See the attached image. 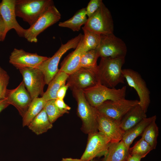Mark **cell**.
Returning a JSON list of instances; mask_svg holds the SVG:
<instances>
[{"mask_svg": "<svg viewBox=\"0 0 161 161\" xmlns=\"http://www.w3.org/2000/svg\"><path fill=\"white\" fill-rule=\"evenodd\" d=\"M66 81L71 90L78 89L83 90L98 83L96 73L83 68H80L69 75Z\"/></svg>", "mask_w": 161, "mask_h": 161, "instance_id": "9a60e30c", "label": "cell"}, {"mask_svg": "<svg viewBox=\"0 0 161 161\" xmlns=\"http://www.w3.org/2000/svg\"><path fill=\"white\" fill-rule=\"evenodd\" d=\"M47 101L42 97L35 98L22 117L23 127L28 126L33 119L44 108Z\"/></svg>", "mask_w": 161, "mask_h": 161, "instance_id": "cb8c5ba5", "label": "cell"}, {"mask_svg": "<svg viewBox=\"0 0 161 161\" xmlns=\"http://www.w3.org/2000/svg\"><path fill=\"white\" fill-rule=\"evenodd\" d=\"M138 104V100L124 98L114 101H106L96 109L99 114L120 123L125 114Z\"/></svg>", "mask_w": 161, "mask_h": 161, "instance_id": "9c48e42d", "label": "cell"}, {"mask_svg": "<svg viewBox=\"0 0 161 161\" xmlns=\"http://www.w3.org/2000/svg\"><path fill=\"white\" fill-rule=\"evenodd\" d=\"M72 90L77 103V114L82 122V131L87 134L97 131V111L96 108L92 106L88 102L83 90L73 89Z\"/></svg>", "mask_w": 161, "mask_h": 161, "instance_id": "7a4b0ae2", "label": "cell"}, {"mask_svg": "<svg viewBox=\"0 0 161 161\" xmlns=\"http://www.w3.org/2000/svg\"><path fill=\"white\" fill-rule=\"evenodd\" d=\"M30 129L37 135L44 133L53 127L44 109L27 126Z\"/></svg>", "mask_w": 161, "mask_h": 161, "instance_id": "603a6c76", "label": "cell"}, {"mask_svg": "<svg viewBox=\"0 0 161 161\" xmlns=\"http://www.w3.org/2000/svg\"><path fill=\"white\" fill-rule=\"evenodd\" d=\"M69 88V86L67 83L62 85L57 92L56 95L57 98L64 99L66 91Z\"/></svg>", "mask_w": 161, "mask_h": 161, "instance_id": "d6a6232c", "label": "cell"}, {"mask_svg": "<svg viewBox=\"0 0 161 161\" xmlns=\"http://www.w3.org/2000/svg\"><path fill=\"white\" fill-rule=\"evenodd\" d=\"M82 29L84 33V47L86 51L96 49L100 43V35L95 33L83 27Z\"/></svg>", "mask_w": 161, "mask_h": 161, "instance_id": "83f0119b", "label": "cell"}, {"mask_svg": "<svg viewBox=\"0 0 161 161\" xmlns=\"http://www.w3.org/2000/svg\"><path fill=\"white\" fill-rule=\"evenodd\" d=\"M125 58H101L96 74L99 83L110 88L124 83L122 69Z\"/></svg>", "mask_w": 161, "mask_h": 161, "instance_id": "6da1fadb", "label": "cell"}, {"mask_svg": "<svg viewBox=\"0 0 161 161\" xmlns=\"http://www.w3.org/2000/svg\"><path fill=\"white\" fill-rule=\"evenodd\" d=\"M61 161H82L80 159L72 158H63Z\"/></svg>", "mask_w": 161, "mask_h": 161, "instance_id": "74e56055", "label": "cell"}, {"mask_svg": "<svg viewBox=\"0 0 161 161\" xmlns=\"http://www.w3.org/2000/svg\"><path fill=\"white\" fill-rule=\"evenodd\" d=\"M123 76L128 85L133 88L139 97V104L146 112L151 103L150 92L146 82L138 72L130 69H123Z\"/></svg>", "mask_w": 161, "mask_h": 161, "instance_id": "30bf717a", "label": "cell"}, {"mask_svg": "<svg viewBox=\"0 0 161 161\" xmlns=\"http://www.w3.org/2000/svg\"><path fill=\"white\" fill-rule=\"evenodd\" d=\"M53 5L52 0H15V14L30 26Z\"/></svg>", "mask_w": 161, "mask_h": 161, "instance_id": "3957f363", "label": "cell"}, {"mask_svg": "<svg viewBox=\"0 0 161 161\" xmlns=\"http://www.w3.org/2000/svg\"><path fill=\"white\" fill-rule=\"evenodd\" d=\"M83 36L75 50L69 54L61 64L59 71L69 75L79 69L81 58L86 52L84 47Z\"/></svg>", "mask_w": 161, "mask_h": 161, "instance_id": "ac0fdd59", "label": "cell"}, {"mask_svg": "<svg viewBox=\"0 0 161 161\" xmlns=\"http://www.w3.org/2000/svg\"><path fill=\"white\" fill-rule=\"evenodd\" d=\"M9 79L7 72L0 66V100L5 98Z\"/></svg>", "mask_w": 161, "mask_h": 161, "instance_id": "4dcf8cb0", "label": "cell"}, {"mask_svg": "<svg viewBox=\"0 0 161 161\" xmlns=\"http://www.w3.org/2000/svg\"><path fill=\"white\" fill-rule=\"evenodd\" d=\"M55 100L47 101L44 108L49 120L52 124L64 114L69 113V111L61 110L55 104Z\"/></svg>", "mask_w": 161, "mask_h": 161, "instance_id": "f1b7e54d", "label": "cell"}, {"mask_svg": "<svg viewBox=\"0 0 161 161\" xmlns=\"http://www.w3.org/2000/svg\"><path fill=\"white\" fill-rule=\"evenodd\" d=\"M23 77V81L32 100L42 96L46 84L43 73L37 68H24L19 69Z\"/></svg>", "mask_w": 161, "mask_h": 161, "instance_id": "7c38bea8", "label": "cell"}, {"mask_svg": "<svg viewBox=\"0 0 161 161\" xmlns=\"http://www.w3.org/2000/svg\"><path fill=\"white\" fill-rule=\"evenodd\" d=\"M6 34L5 25L0 15V41H3L4 40Z\"/></svg>", "mask_w": 161, "mask_h": 161, "instance_id": "e575fe53", "label": "cell"}, {"mask_svg": "<svg viewBox=\"0 0 161 161\" xmlns=\"http://www.w3.org/2000/svg\"><path fill=\"white\" fill-rule=\"evenodd\" d=\"M10 105L5 98L0 100V113Z\"/></svg>", "mask_w": 161, "mask_h": 161, "instance_id": "8d00e7d4", "label": "cell"}, {"mask_svg": "<svg viewBox=\"0 0 161 161\" xmlns=\"http://www.w3.org/2000/svg\"><path fill=\"white\" fill-rule=\"evenodd\" d=\"M90 161H98V160H94V159H93V160H90Z\"/></svg>", "mask_w": 161, "mask_h": 161, "instance_id": "f35d334b", "label": "cell"}, {"mask_svg": "<svg viewBox=\"0 0 161 161\" xmlns=\"http://www.w3.org/2000/svg\"><path fill=\"white\" fill-rule=\"evenodd\" d=\"M152 150L149 145L141 137L132 147L129 148V153L139 155L143 158Z\"/></svg>", "mask_w": 161, "mask_h": 161, "instance_id": "f546056e", "label": "cell"}, {"mask_svg": "<svg viewBox=\"0 0 161 161\" xmlns=\"http://www.w3.org/2000/svg\"><path fill=\"white\" fill-rule=\"evenodd\" d=\"M83 27L100 35L113 33L112 16L103 2L96 11L88 18Z\"/></svg>", "mask_w": 161, "mask_h": 161, "instance_id": "8992f818", "label": "cell"}, {"mask_svg": "<svg viewBox=\"0 0 161 161\" xmlns=\"http://www.w3.org/2000/svg\"><path fill=\"white\" fill-rule=\"evenodd\" d=\"M48 57L37 53L27 52L22 49L14 48L9 57V62L17 69L37 68Z\"/></svg>", "mask_w": 161, "mask_h": 161, "instance_id": "5bb4252c", "label": "cell"}, {"mask_svg": "<svg viewBox=\"0 0 161 161\" xmlns=\"http://www.w3.org/2000/svg\"><path fill=\"white\" fill-rule=\"evenodd\" d=\"M99 57L96 49L86 52L82 56L80 62V68L97 72V61Z\"/></svg>", "mask_w": 161, "mask_h": 161, "instance_id": "484cf974", "label": "cell"}, {"mask_svg": "<svg viewBox=\"0 0 161 161\" xmlns=\"http://www.w3.org/2000/svg\"><path fill=\"white\" fill-rule=\"evenodd\" d=\"M126 89V86L116 89L108 87L98 83L83 91L88 102L92 106L96 108L106 101L125 98Z\"/></svg>", "mask_w": 161, "mask_h": 161, "instance_id": "277c9868", "label": "cell"}, {"mask_svg": "<svg viewBox=\"0 0 161 161\" xmlns=\"http://www.w3.org/2000/svg\"><path fill=\"white\" fill-rule=\"evenodd\" d=\"M61 17V13L54 4L51 6L33 25L26 29L24 37L29 42H37L38 35L58 22Z\"/></svg>", "mask_w": 161, "mask_h": 161, "instance_id": "ba28073f", "label": "cell"}, {"mask_svg": "<svg viewBox=\"0 0 161 161\" xmlns=\"http://www.w3.org/2000/svg\"><path fill=\"white\" fill-rule=\"evenodd\" d=\"M129 149L121 140L110 142L108 147L103 161H126L129 154Z\"/></svg>", "mask_w": 161, "mask_h": 161, "instance_id": "d6986e66", "label": "cell"}, {"mask_svg": "<svg viewBox=\"0 0 161 161\" xmlns=\"http://www.w3.org/2000/svg\"><path fill=\"white\" fill-rule=\"evenodd\" d=\"M97 124L98 131L108 138L110 142L122 140L125 132L120 127L119 123L97 112Z\"/></svg>", "mask_w": 161, "mask_h": 161, "instance_id": "e0dca14e", "label": "cell"}, {"mask_svg": "<svg viewBox=\"0 0 161 161\" xmlns=\"http://www.w3.org/2000/svg\"><path fill=\"white\" fill-rule=\"evenodd\" d=\"M156 121H152L141 134V137L149 145L153 150L156 147L159 135V128Z\"/></svg>", "mask_w": 161, "mask_h": 161, "instance_id": "4316f807", "label": "cell"}, {"mask_svg": "<svg viewBox=\"0 0 161 161\" xmlns=\"http://www.w3.org/2000/svg\"><path fill=\"white\" fill-rule=\"evenodd\" d=\"M15 0H2L0 2V15L4 22L6 34L13 29L20 37H24L26 31L16 19L15 11Z\"/></svg>", "mask_w": 161, "mask_h": 161, "instance_id": "2e32d148", "label": "cell"}, {"mask_svg": "<svg viewBox=\"0 0 161 161\" xmlns=\"http://www.w3.org/2000/svg\"><path fill=\"white\" fill-rule=\"evenodd\" d=\"M83 35L81 33L69 40L66 43L62 44L61 47L50 58L42 62L37 68L43 73L46 84H48L59 72L58 66L62 56L68 50L75 49L79 43Z\"/></svg>", "mask_w": 161, "mask_h": 161, "instance_id": "5b68a950", "label": "cell"}, {"mask_svg": "<svg viewBox=\"0 0 161 161\" xmlns=\"http://www.w3.org/2000/svg\"><path fill=\"white\" fill-rule=\"evenodd\" d=\"M69 75L59 71L49 83L47 89L42 96L47 101L57 99V93L59 88L66 82Z\"/></svg>", "mask_w": 161, "mask_h": 161, "instance_id": "7402d4cb", "label": "cell"}, {"mask_svg": "<svg viewBox=\"0 0 161 161\" xmlns=\"http://www.w3.org/2000/svg\"><path fill=\"white\" fill-rule=\"evenodd\" d=\"M146 117V113L138 104L123 117L120 122V125L125 132Z\"/></svg>", "mask_w": 161, "mask_h": 161, "instance_id": "ffe728a7", "label": "cell"}, {"mask_svg": "<svg viewBox=\"0 0 161 161\" xmlns=\"http://www.w3.org/2000/svg\"><path fill=\"white\" fill-rule=\"evenodd\" d=\"M142 158V157L139 155L129 154L126 161H141Z\"/></svg>", "mask_w": 161, "mask_h": 161, "instance_id": "d590c367", "label": "cell"}, {"mask_svg": "<svg viewBox=\"0 0 161 161\" xmlns=\"http://www.w3.org/2000/svg\"><path fill=\"white\" fill-rule=\"evenodd\" d=\"M157 116L154 115L146 117L134 127L125 132L122 140L127 147L130 146L134 140L138 136L141 135L147 127L153 120H156Z\"/></svg>", "mask_w": 161, "mask_h": 161, "instance_id": "44dd1931", "label": "cell"}, {"mask_svg": "<svg viewBox=\"0 0 161 161\" xmlns=\"http://www.w3.org/2000/svg\"><path fill=\"white\" fill-rule=\"evenodd\" d=\"M55 103L56 106L61 110H70L71 108L64 102V99L57 98L55 100Z\"/></svg>", "mask_w": 161, "mask_h": 161, "instance_id": "836d02e7", "label": "cell"}, {"mask_svg": "<svg viewBox=\"0 0 161 161\" xmlns=\"http://www.w3.org/2000/svg\"><path fill=\"white\" fill-rule=\"evenodd\" d=\"M110 143L108 138L98 131L88 134L86 148L80 159L82 161H90L96 157L104 156Z\"/></svg>", "mask_w": 161, "mask_h": 161, "instance_id": "8fae6325", "label": "cell"}, {"mask_svg": "<svg viewBox=\"0 0 161 161\" xmlns=\"http://www.w3.org/2000/svg\"><path fill=\"white\" fill-rule=\"evenodd\" d=\"M103 1L102 0H91L86 8V16L88 18L98 9Z\"/></svg>", "mask_w": 161, "mask_h": 161, "instance_id": "1f68e13d", "label": "cell"}, {"mask_svg": "<svg viewBox=\"0 0 161 161\" xmlns=\"http://www.w3.org/2000/svg\"><path fill=\"white\" fill-rule=\"evenodd\" d=\"M87 19L86 8H83L78 10L69 19L59 22L58 26L69 28L73 31H78L80 30L81 26L86 23Z\"/></svg>", "mask_w": 161, "mask_h": 161, "instance_id": "d4e9b609", "label": "cell"}, {"mask_svg": "<svg viewBox=\"0 0 161 161\" xmlns=\"http://www.w3.org/2000/svg\"><path fill=\"white\" fill-rule=\"evenodd\" d=\"M96 49L101 58H125L127 52L125 42L113 33L100 35V43Z\"/></svg>", "mask_w": 161, "mask_h": 161, "instance_id": "52a82bcc", "label": "cell"}, {"mask_svg": "<svg viewBox=\"0 0 161 161\" xmlns=\"http://www.w3.org/2000/svg\"><path fill=\"white\" fill-rule=\"evenodd\" d=\"M5 98L7 102L13 106L23 117L32 100L22 81L16 88L7 89Z\"/></svg>", "mask_w": 161, "mask_h": 161, "instance_id": "4fadbf2b", "label": "cell"}]
</instances>
